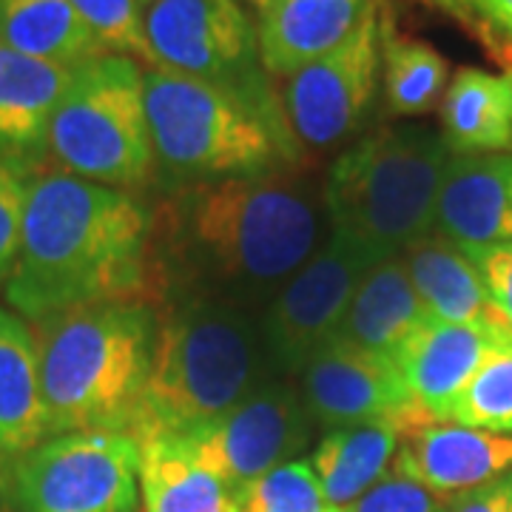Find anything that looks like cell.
Listing matches in <instances>:
<instances>
[{"label":"cell","instance_id":"6da1fadb","mask_svg":"<svg viewBox=\"0 0 512 512\" xmlns=\"http://www.w3.org/2000/svg\"><path fill=\"white\" fill-rule=\"evenodd\" d=\"M322 194L288 174L180 185L151 208V308L214 299L259 313L319 248Z\"/></svg>","mask_w":512,"mask_h":512},{"label":"cell","instance_id":"7a4b0ae2","mask_svg":"<svg viewBox=\"0 0 512 512\" xmlns=\"http://www.w3.org/2000/svg\"><path fill=\"white\" fill-rule=\"evenodd\" d=\"M151 211L128 191L49 168L26 177L15 271L3 296L26 322L80 305H151Z\"/></svg>","mask_w":512,"mask_h":512},{"label":"cell","instance_id":"3957f363","mask_svg":"<svg viewBox=\"0 0 512 512\" xmlns=\"http://www.w3.org/2000/svg\"><path fill=\"white\" fill-rule=\"evenodd\" d=\"M49 439L134 433L143 407L157 313L143 302L80 305L32 322Z\"/></svg>","mask_w":512,"mask_h":512},{"label":"cell","instance_id":"277c9868","mask_svg":"<svg viewBox=\"0 0 512 512\" xmlns=\"http://www.w3.org/2000/svg\"><path fill=\"white\" fill-rule=\"evenodd\" d=\"M450 157L444 134L416 123L379 128L353 143L322 188L328 239L365 268L402 256L436 231Z\"/></svg>","mask_w":512,"mask_h":512},{"label":"cell","instance_id":"5b68a950","mask_svg":"<svg viewBox=\"0 0 512 512\" xmlns=\"http://www.w3.org/2000/svg\"><path fill=\"white\" fill-rule=\"evenodd\" d=\"M154 313L151 373L131 439L217 419L271 379L259 313L214 299L165 302Z\"/></svg>","mask_w":512,"mask_h":512},{"label":"cell","instance_id":"8992f818","mask_svg":"<svg viewBox=\"0 0 512 512\" xmlns=\"http://www.w3.org/2000/svg\"><path fill=\"white\" fill-rule=\"evenodd\" d=\"M146 114L165 191L208 180L279 174L293 131L242 94L197 77L146 69Z\"/></svg>","mask_w":512,"mask_h":512},{"label":"cell","instance_id":"52a82bcc","mask_svg":"<svg viewBox=\"0 0 512 512\" xmlns=\"http://www.w3.org/2000/svg\"><path fill=\"white\" fill-rule=\"evenodd\" d=\"M46 154L60 171L117 191H140L157 174L146 114V69L120 55L77 66L60 97Z\"/></svg>","mask_w":512,"mask_h":512},{"label":"cell","instance_id":"ba28073f","mask_svg":"<svg viewBox=\"0 0 512 512\" xmlns=\"http://www.w3.org/2000/svg\"><path fill=\"white\" fill-rule=\"evenodd\" d=\"M12 512H137L140 444L126 433H63L0 467Z\"/></svg>","mask_w":512,"mask_h":512},{"label":"cell","instance_id":"9c48e42d","mask_svg":"<svg viewBox=\"0 0 512 512\" xmlns=\"http://www.w3.org/2000/svg\"><path fill=\"white\" fill-rule=\"evenodd\" d=\"M146 35L154 69L217 83L288 123L259 60L256 23L239 0H154L146 6Z\"/></svg>","mask_w":512,"mask_h":512},{"label":"cell","instance_id":"30bf717a","mask_svg":"<svg viewBox=\"0 0 512 512\" xmlns=\"http://www.w3.org/2000/svg\"><path fill=\"white\" fill-rule=\"evenodd\" d=\"M387 23L382 0H373L362 23L339 46L285 80L282 111L305 146L333 148L362 128L382 83Z\"/></svg>","mask_w":512,"mask_h":512},{"label":"cell","instance_id":"8fae6325","mask_svg":"<svg viewBox=\"0 0 512 512\" xmlns=\"http://www.w3.org/2000/svg\"><path fill=\"white\" fill-rule=\"evenodd\" d=\"M313 419L291 379H265L231 410L183 433H174L208 470L239 495L288 464L311 441Z\"/></svg>","mask_w":512,"mask_h":512},{"label":"cell","instance_id":"7c38bea8","mask_svg":"<svg viewBox=\"0 0 512 512\" xmlns=\"http://www.w3.org/2000/svg\"><path fill=\"white\" fill-rule=\"evenodd\" d=\"M365 265L328 239L259 311V336L274 379H296L339 336Z\"/></svg>","mask_w":512,"mask_h":512},{"label":"cell","instance_id":"4fadbf2b","mask_svg":"<svg viewBox=\"0 0 512 512\" xmlns=\"http://www.w3.org/2000/svg\"><path fill=\"white\" fill-rule=\"evenodd\" d=\"M299 379V393L313 424L325 430L370 419H396L404 433L419 424H433L416 407L402 370L390 356L342 339H333Z\"/></svg>","mask_w":512,"mask_h":512},{"label":"cell","instance_id":"5bb4252c","mask_svg":"<svg viewBox=\"0 0 512 512\" xmlns=\"http://www.w3.org/2000/svg\"><path fill=\"white\" fill-rule=\"evenodd\" d=\"M512 348V330L490 325H456L430 316L393 362L402 370L410 396L433 424H447L450 410L481 365Z\"/></svg>","mask_w":512,"mask_h":512},{"label":"cell","instance_id":"9a60e30c","mask_svg":"<svg viewBox=\"0 0 512 512\" xmlns=\"http://www.w3.org/2000/svg\"><path fill=\"white\" fill-rule=\"evenodd\" d=\"M390 473L441 495H458L512 473V433L419 424L402 433Z\"/></svg>","mask_w":512,"mask_h":512},{"label":"cell","instance_id":"2e32d148","mask_svg":"<svg viewBox=\"0 0 512 512\" xmlns=\"http://www.w3.org/2000/svg\"><path fill=\"white\" fill-rule=\"evenodd\" d=\"M436 231L464 248L512 242V151L453 154L439 205Z\"/></svg>","mask_w":512,"mask_h":512},{"label":"cell","instance_id":"e0dca14e","mask_svg":"<svg viewBox=\"0 0 512 512\" xmlns=\"http://www.w3.org/2000/svg\"><path fill=\"white\" fill-rule=\"evenodd\" d=\"M74 69L43 63L0 43V160L29 165L46 154L49 123Z\"/></svg>","mask_w":512,"mask_h":512},{"label":"cell","instance_id":"ac0fdd59","mask_svg":"<svg viewBox=\"0 0 512 512\" xmlns=\"http://www.w3.org/2000/svg\"><path fill=\"white\" fill-rule=\"evenodd\" d=\"M373 0H279L256 20L259 60L271 77H291L339 46Z\"/></svg>","mask_w":512,"mask_h":512},{"label":"cell","instance_id":"d6986e66","mask_svg":"<svg viewBox=\"0 0 512 512\" xmlns=\"http://www.w3.org/2000/svg\"><path fill=\"white\" fill-rule=\"evenodd\" d=\"M402 262L430 316L456 325L507 328L501 313L495 311L476 262L458 242L433 231L410 245L402 254Z\"/></svg>","mask_w":512,"mask_h":512},{"label":"cell","instance_id":"ffe728a7","mask_svg":"<svg viewBox=\"0 0 512 512\" xmlns=\"http://www.w3.org/2000/svg\"><path fill=\"white\" fill-rule=\"evenodd\" d=\"M49 439L32 322L0 305V467Z\"/></svg>","mask_w":512,"mask_h":512},{"label":"cell","instance_id":"44dd1931","mask_svg":"<svg viewBox=\"0 0 512 512\" xmlns=\"http://www.w3.org/2000/svg\"><path fill=\"white\" fill-rule=\"evenodd\" d=\"M427 319L430 313L421 305L402 256H396L367 268L359 279L336 339L393 359Z\"/></svg>","mask_w":512,"mask_h":512},{"label":"cell","instance_id":"7402d4cb","mask_svg":"<svg viewBox=\"0 0 512 512\" xmlns=\"http://www.w3.org/2000/svg\"><path fill=\"white\" fill-rule=\"evenodd\" d=\"M134 441L140 444V504L146 512H242L239 495L174 433Z\"/></svg>","mask_w":512,"mask_h":512},{"label":"cell","instance_id":"603a6c76","mask_svg":"<svg viewBox=\"0 0 512 512\" xmlns=\"http://www.w3.org/2000/svg\"><path fill=\"white\" fill-rule=\"evenodd\" d=\"M402 433L396 419L353 421L325 430L313 450L311 467L328 507L348 510L376 481H382L393 467Z\"/></svg>","mask_w":512,"mask_h":512},{"label":"cell","instance_id":"cb8c5ba5","mask_svg":"<svg viewBox=\"0 0 512 512\" xmlns=\"http://www.w3.org/2000/svg\"><path fill=\"white\" fill-rule=\"evenodd\" d=\"M441 134L453 154L512 151V72L458 69L441 97Z\"/></svg>","mask_w":512,"mask_h":512},{"label":"cell","instance_id":"d4e9b609","mask_svg":"<svg viewBox=\"0 0 512 512\" xmlns=\"http://www.w3.org/2000/svg\"><path fill=\"white\" fill-rule=\"evenodd\" d=\"M0 43L63 69L106 55L72 0H0Z\"/></svg>","mask_w":512,"mask_h":512},{"label":"cell","instance_id":"484cf974","mask_svg":"<svg viewBox=\"0 0 512 512\" xmlns=\"http://www.w3.org/2000/svg\"><path fill=\"white\" fill-rule=\"evenodd\" d=\"M382 86L387 109L399 117H419L441 103L450 86V63L427 40L396 35L390 20L384 32Z\"/></svg>","mask_w":512,"mask_h":512},{"label":"cell","instance_id":"4316f807","mask_svg":"<svg viewBox=\"0 0 512 512\" xmlns=\"http://www.w3.org/2000/svg\"><path fill=\"white\" fill-rule=\"evenodd\" d=\"M470 430L512 433V348L487 359L450 410V421Z\"/></svg>","mask_w":512,"mask_h":512},{"label":"cell","instance_id":"83f0119b","mask_svg":"<svg viewBox=\"0 0 512 512\" xmlns=\"http://www.w3.org/2000/svg\"><path fill=\"white\" fill-rule=\"evenodd\" d=\"M72 3L106 55L131 57L143 69H154V55L146 35V6L140 0H72Z\"/></svg>","mask_w":512,"mask_h":512},{"label":"cell","instance_id":"f1b7e54d","mask_svg":"<svg viewBox=\"0 0 512 512\" xmlns=\"http://www.w3.org/2000/svg\"><path fill=\"white\" fill-rule=\"evenodd\" d=\"M328 501L311 461H288L254 481L242 495V512H325Z\"/></svg>","mask_w":512,"mask_h":512},{"label":"cell","instance_id":"f546056e","mask_svg":"<svg viewBox=\"0 0 512 512\" xmlns=\"http://www.w3.org/2000/svg\"><path fill=\"white\" fill-rule=\"evenodd\" d=\"M453 495H441L421 487L413 478L387 473L376 481L348 512H450Z\"/></svg>","mask_w":512,"mask_h":512},{"label":"cell","instance_id":"4dcf8cb0","mask_svg":"<svg viewBox=\"0 0 512 512\" xmlns=\"http://www.w3.org/2000/svg\"><path fill=\"white\" fill-rule=\"evenodd\" d=\"M26 171L0 160V291L15 271L26 205Z\"/></svg>","mask_w":512,"mask_h":512},{"label":"cell","instance_id":"1f68e13d","mask_svg":"<svg viewBox=\"0 0 512 512\" xmlns=\"http://www.w3.org/2000/svg\"><path fill=\"white\" fill-rule=\"evenodd\" d=\"M464 251L476 262L495 311L501 313L504 325L512 330V242L510 245H487V248H464Z\"/></svg>","mask_w":512,"mask_h":512},{"label":"cell","instance_id":"d6a6232c","mask_svg":"<svg viewBox=\"0 0 512 512\" xmlns=\"http://www.w3.org/2000/svg\"><path fill=\"white\" fill-rule=\"evenodd\" d=\"M450 512H512V473L453 495Z\"/></svg>","mask_w":512,"mask_h":512},{"label":"cell","instance_id":"836d02e7","mask_svg":"<svg viewBox=\"0 0 512 512\" xmlns=\"http://www.w3.org/2000/svg\"><path fill=\"white\" fill-rule=\"evenodd\" d=\"M487 23L512 40V0H467Z\"/></svg>","mask_w":512,"mask_h":512},{"label":"cell","instance_id":"e575fe53","mask_svg":"<svg viewBox=\"0 0 512 512\" xmlns=\"http://www.w3.org/2000/svg\"><path fill=\"white\" fill-rule=\"evenodd\" d=\"M239 3H242V6H251L256 12V18H262L268 9H274L279 0H239Z\"/></svg>","mask_w":512,"mask_h":512},{"label":"cell","instance_id":"d590c367","mask_svg":"<svg viewBox=\"0 0 512 512\" xmlns=\"http://www.w3.org/2000/svg\"><path fill=\"white\" fill-rule=\"evenodd\" d=\"M325 512H348V510H333V507H328V510Z\"/></svg>","mask_w":512,"mask_h":512},{"label":"cell","instance_id":"8d00e7d4","mask_svg":"<svg viewBox=\"0 0 512 512\" xmlns=\"http://www.w3.org/2000/svg\"><path fill=\"white\" fill-rule=\"evenodd\" d=\"M140 3H143V6H148V3H154V0H140Z\"/></svg>","mask_w":512,"mask_h":512},{"label":"cell","instance_id":"74e56055","mask_svg":"<svg viewBox=\"0 0 512 512\" xmlns=\"http://www.w3.org/2000/svg\"><path fill=\"white\" fill-rule=\"evenodd\" d=\"M433 3H447V0H433ZM447 6H450V3H447Z\"/></svg>","mask_w":512,"mask_h":512}]
</instances>
